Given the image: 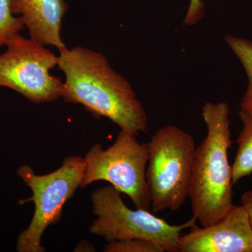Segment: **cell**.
<instances>
[{
    "mask_svg": "<svg viewBox=\"0 0 252 252\" xmlns=\"http://www.w3.org/2000/svg\"><path fill=\"white\" fill-rule=\"evenodd\" d=\"M242 205L246 209L252 225V190L245 192L241 198Z\"/></svg>",
    "mask_w": 252,
    "mask_h": 252,
    "instance_id": "cell-15",
    "label": "cell"
},
{
    "mask_svg": "<svg viewBox=\"0 0 252 252\" xmlns=\"http://www.w3.org/2000/svg\"><path fill=\"white\" fill-rule=\"evenodd\" d=\"M226 44L239 60L248 78V86L240 102V109L252 111V41L243 37L226 35Z\"/></svg>",
    "mask_w": 252,
    "mask_h": 252,
    "instance_id": "cell-11",
    "label": "cell"
},
{
    "mask_svg": "<svg viewBox=\"0 0 252 252\" xmlns=\"http://www.w3.org/2000/svg\"><path fill=\"white\" fill-rule=\"evenodd\" d=\"M24 28L21 18L13 14L11 0H0V47L7 45Z\"/></svg>",
    "mask_w": 252,
    "mask_h": 252,
    "instance_id": "cell-12",
    "label": "cell"
},
{
    "mask_svg": "<svg viewBox=\"0 0 252 252\" xmlns=\"http://www.w3.org/2000/svg\"><path fill=\"white\" fill-rule=\"evenodd\" d=\"M95 220L89 231L107 242L127 239H142L159 244L165 252H178L182 232L196 225L193 217L180 225H172L149 210H132L127 207L122 193L113 186L99 187L91 195Z\"/></svg>",
    "mask_w": 252,
    "mask_h": 252,
    "instance_id": "cell-4",
    "label": "cell"
},
{
    "mask_svg": "<svg viewBox=\"0 0 252 252\" xmlns=\"http://www.w3.org/2000/svg\"><path fill=\"white\" fill-rule=\"evenodd\" d=\"M180 252H252V225L243 205H235L229 212L207 226L191 228L181 235Z\"/></svg>",
    "mask_w": 252,
    "mask_h": 252,
    "instance_id": "cell-8",
    "label": "cell"
},
{
    "mask_svg": "<svg viewBox=\"0 0 252 252\" xmlns=\"http://www.w3.org/2000/svg\"><path fill=\"white\" fill-rule=\"evenodd\" d=\"M91 250H94V247L89 242H86L84 240V241L79 243L76 247L75 249H74V252H93Z\"/></svg>",
    "mask_w": 252,
    "mask_h": 252,
    "instance_id": "cell-16",
    "label": "cell"
},
{
    "mask_svg": "<svg viewBox=\"0 0 252 252\" xmlns=\"http://www.w3.org/2000/svg\"><path fill=\"white\" fill-rule=\"evenodd\" d=\"M136 137L121 130L109 148L104 149L100 144L91 147L84 157L85 168L80 188L106 181L128 196L136 208L150 210L146 180L148 149L147 143H140Z\"/></svg>",
    "mask_w": 252,
    "mask_h": 252,
    "instance_id": "cell-6",
    "label": "cell"
},
{
    "mask_svg": "<svg viewBox=\"0 0 252 252\" xmlns=\"http://www.w3.org/2000/svg\"><path fill=\"white\" fill-rule=\"evenodd\" d=\"M84 158L71 156L62 165L46 175H38L28 165L17 170V175L31 189L32 197L21 200L20 204L32 202L34 212L29 226L20 233L16 243L19 252H44L41 238L49 225L62 218L63 207L80 188L84 177Z\"/></svg>",
    "mask_w": 252,
    "mask_h": 252,
    "instance_id": "cell-5",
    "label": "cell"
},
{
    "mask_svg": "<svg viewBox=\"0 0 252 252\" xmlns=\"http://www.w3.org/2000/svg\"><path fill=\"white\" fill-rule=\"evenodd\" d=\"M58 67L65 76L61 97L81 104L96 117H106L137 136L148 130V117L132 86L109 65L107 58L77 47L59 51Z\"/></svg>",
    "mask_w": 252,
    "mask_h": 252,
    "instance_id": "cell-1",
    "label": "cell"
},
{
    "mask_svg": "<svg viewBox=\"0 0 252 252\" xmlns=\"http://www.w3.org/2000/svg\"><path fill=\"white\" fill-rule=\"evenodd\" d=\"M6 46L0 54V87L14 90L33 103L61 98L63 83L50 73L58 66L59 56L21 34Z\"/></svg>",
    "mask_w": 252,
    "mask_h": 252,
    "instance_id": "cell-7",
    "label": "cell"
},
{
    "mask_svg": "<svg viewBox=\"0 0 252 252\" xmlns=\"http://www.w3.org/2000/svg\"><path fill=\"white\" fill-rule=\"evenodd\" d=\"M205 8V4L202 0H190L185 18V24L192 26L198 23L203 18Z\"/></svg>",
    "mask_w": 252,
    "mask_h": 252,
    "instance_id": "cell-14",
    "label": "cell"
},
{
    "mask_svg": "<svg viewBox=\"0 0 252 252\" xmlns=\"http://www.w3.org/2000/svg\"><path fill=\"white\" fill-rule=\"evenodd\" d=\"M243 129L238 139V149L232 167V183H238L252 174V111L240 109Z\"/></svg>",
    "mask_w": 252,
    "mask_h": 252,
    "instance_id": "cell-10",
    "label": "cell"
},
{
    "mask_svg": "<svg viewBox=\"0 0 252 252\" xmlns=\"http://www.w3.org/2000/svg\"><path fill=\"white\" fill-rule=\"evenodd\" d=\"M149 160L146 180L154 213L177 211L189 198L195 141L174 125L160 127L147 143Z\"/></svg>",
    "mask_w": 252,
    "mask_h": 252,
    "instance_id": "cell-3",
    "label": "cell"
},
{
    "mask_svg": "<svg viewBox=\"0 0 252 252\" xmlns=\"http://www.w3.org/2000/svg\"><path fill=\"white\" fill-rule=\"evenodd\" d=\"M105 252H165L161 245L142 239H127L109 242L104 247Z\"/></svg>",
    "mask_w": 252,
    "mask_h": 252,
    "instance_id": "cell-13",
    "label": "cell"
},
{
    "mask_svg": "<svg viewBox=\"0 0 252 252\" xmlns=\"http://www.w3.org/2000/svg\"><path fill=\"white\" fill-rule=\"evenodd\" d=\"M67 9L64 0H11L13 14L23 20L31 39L59 51L66 47L61 32Z\"/></svg>",
    "mask_w": 252,
    "mask_h": 252,
    "instance_id": "cell-9",
    "label": "cell"
},
{
    "mask_svg": "<svg viewBox=\"0 0 252 252\" xmlns=\"http://www.w3.org/2000/svg\"><path fill=\"white\" fill-rule=\"evenodd\" d=\"M230 109L225 102H207L202 115L207 135L195 149L189 198L202 226L215 223L233 207Z\"/></svg>",
    "mask_w": 252,
    "mask_h": 252,
    "instance_id": "cell-2",
    "label": "cell"
}]
</instances>
